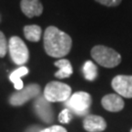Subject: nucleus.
Masks as SVG:
<instances>
[{
	"label": "nucleus",
	"mask_w": 132,
	"mask_h": 132,
	"mask_svg": "<svg viewBox=\"0 0 132 132\" xmlns=\"http://www.w3.org/2000/svg\"><path fill=\"white\" fill-rule=\"evenodd\" d=\"M112 87L119 96L132 98V76H117L112 80Z\"/></svg>",
	"instance_id": "obj_8"
},
{
	"label": "nucleus",
	"mask_w": 132,
	"mask_h": 132,
	"mask_svg": "<svg viewBox=\"0 0 132 132\" xmlns=\"http://www.w3.org/2000/svg\"><path fill=\"white\" fill-rule=\"evenodd\" d=\"M33 109L38 118L45 123H52L54 120V111L50 102L44 98L43 95L36 97L33 103Z\"/></svg>",
	"instance_id": "obj_7"
},
{
	"label": "nucleus",
	"mask_w": 132,
	"mask_h": 132,
	"mask_svg": "<svg viewBox=\"0 0 132 132\" xmlns=\"http://www.w3.org/2000/svg\"><path fill=\"white\" fill-rule=\"evenodd\" d=\"M42 130L41 128L39 127V126H30V127H28L26 132H40Z\"/></svg>",
	"instance_id": "obj_20"
},
{
	"label": "nucleus",
	"mask_w": 132,
	"mask_h": 132,
	"mask_svg": "<svg viewBox=\"0 0 132 132\" xmlns=\"http://www.w3.org/2000/svg\"><path fill=\"white\" fill-rule=\"evenodd\" d=\"M71 88L66 83L59 81L49 82L43 92L44 98L50 103L54 102H66L71 97Z\"/></svg>",
	"instance_id": "obj_3"
},
{
	"label": "nucleus",
	"mask_w": 132,
	"mask_h": 132,
	"mask_svg": "<svg viewBox=\"0 0 132 132\" xmlns=\"http://www.w3.org/2000/svg\"><path fill=\"white\" fill-rule=\"evenodd\" d=\"M102 106L109 112H119L124 107V102L119 95L108 94L103 97L102 99Z\"/></svg>",
	"instance_id": "obj_11"
},
{
	"label": "nucleus",
	"mask_w": 132,
	"mask_h": 132,
	"mask_svg": "<svg viewBox=\"0 0 132 132\" xmlns=\"http://www.w3.org/2000/svg\"><path fill=\"white\" fill-rule=\"evenodd\" d=\"M64 103L71 113H76L77 116H85L88 113L92 99L87 92L79 91L75 94H71V97Z\"/></svg>",
	"instance_id": "obj_4"
},
{
	"label": "nucleus",
	"mask_w": 132,
	"mask_h": 132,
	"mask_svg": "<svg viewBox=\"0 0 132 132\" xmlns=\"http://www.w3.org/2000/svg\"><path fill=\"white\" fill-rule=\"evenodd\" d=\"M44 49L49 56L62 58L68 55L71 48V38L56 27H48L43 37Z\"/></svg>",
	"instance_id": "obj_1"
},
{
	"label": "nucleus",
	"mask_w": 132,
	"mask_h": 132,
	"mask_svg": "<svg viewBox=\"0 0 132 132\" xmlns=\"http://www.w3.org/2000/svg\"><path fill=\"white\" fill-rule=\"evenodd\" d=\"M8 51V43L4 33L0 31V58H3Z\"/></svg>",
	"instance_id": "obj_17"
},
{
	"label": "nucleus",
	"mask_w": 132,
	"mask_h": 132,
	"mask_svg": "<svg viewBox=\"0 0 132 132\" xmlns=\"http://www.w3.org/2000/svg\"><path fill=\"white\" fill-rule=\"evenodd\" d=\"M40 132H67V130L60 125H53V126H50L48 128L42 129Z\"/></svg>",
	"instance_id": "obj_19"
},
{
	"label": "nucleus",
	"mask_w": 132,
	"mask_h": 132,
	"mask_svg": "<svg viewBox=\"0 0 132 132\" xmlns=\"http://www.w3.org/2000/svg\"><path fill=\"white\" fill-rule=\"evenodd\" d=\"M91 56L100 66L105 68H114L121 61V57L116 50L104 45H97L92 48Z\"/></svg>",
	"instance_id": "obj_2"
},
{
	"label": "nucleus",
	"mask_w": 132,
	"mask_h": 132,
	"mask_svg": "<svg viewBox=\"0 0 132 132\" xmlns=\"http://www.w3.org/2000/svg\"><path fill=\"white\" fill-rule=\"evenodd\" d=\"M10 57L16 65L22 66L28 61V49L24 42L18 36H12L8 43Z\"/></svg>",
	"instance_id": "obj_5"
},
{
	"label": "nucleus",
	"mask_w": 132,
	"mask_h": 132,
	"mask_svg": "<svg viewBox=\"0 0 132 132\" xmlns=\"http://www.w3.org/2000/svg\"><path fill=\"white\" fill-rule=\"evenodd\" d=\"M40 91H41V88L39 85L36 83H31V84L26 86L23 89L18 90L14 94L11 95L9 103L10 105H12L14 107L22 106V105L26 104L27 102H28L29 100L38 97L40 94Z\"/></svg>",
	"instance_id": "obj_6"
},
{
	"label": "nucleus",
	"mask_w": 132,
	"mask_h": 132,
	"mask_svg": "<svg viewBox=\"0 0 132 132\" xmlns=\"http://www.w3.org/2000/svg\"><path fill=\"white\" fill-rule=\"evenodd\" d=\"M24 33L26 38L31 41V42H37L41 38V28L36 24H30V26H26L24 28Z\"/></svg>",
	"instance_id": "obj_14"
},
{
	"label": "nucleus",
	"mask_w": 132,
	"mask_h": 132,
	"mask_svg": "<svg viewBox=\"0 0 132 132\" xmlns=\"http://www.w3.org/2000/svg\"><path fill=\"white\" fill-rule=\"evenodd\" d=\"M28 73V68L22 66L10 75V76H9L10 80L14 83V87L17 90H21L24 88V82H23V80H22V76H27Z\"/></svg>",
	"instance_id": "obj_13"
},
{
	"label": "nucleus",
	"mask_w": 132,
	"mask_h": 132,
	"mask_svg": "<svg viewBox=\"0 0 132 132\" xmlns=\"http://www.w3.org/2000/svg\"><path fill=\"white\" fill-rule=\"evenodd\" d=\"M130 132H132V129H131V131H130Z\"/></svg>",
	"instance_id": "obj_21"
},
{
	"label": "nucleus",
	"mask_w": 132,
	"mask_h": 132,
	"mask_svg": "<svg viewBox=\"0 0 132 132\" xmlns=\"http://www.w3.org/2000/svg\"><path fill=\"white\" fill-rule=\"evenodd\" d=\"M21 9L28 18H32L42 14L43 5L40 0H22Z\"/></svg>",
	"instance_id": "obj_10"
},
{
	"label": "nucleus",
	"mask_w": 132,
	"mask_h": 132,
	"mask_svg": "<svg viewBox=\"0 0 132 132\" xmlns=\"http://www.w3.org/2000/svg\"><path fill=\"white\" fill-rule=\"evenodd\" d=\"M83 127L88 132H102L107 127V123L99 116L87 114L83 119Z\"/></svg>",
	"instance_id": "obj_9"
},
{
	"label": "nucleus",
	"mask_w": 132,
	"mask_h": 132,
	"mask_svg": "<svg viewBox=\"0 0 132 132\" xmlns=\"http://www.w3.org/2000/svg\"><path fill=\"white\" fill-rule=\"evenodd\" d=\"M72 118V113L69 109H65L59 114V121L61 123H69Z\"/></svg>",
	"instance_id": "obj_16"
},
{
	"label": "nucleus",
	"mask_w": 132,
	"mask_h": 132,
	"mask_svg": "<svg viewBox=\"0 0 132 132\" xmlns=\"http://www.w3.org/2000/svg\"><path fill=\"white\" fill-rule=\"evenodd\" d=\"M98 3L105 6H109V7H113V6H118L121 0H96Z\"/></svg>",
	"instance_id": "obj_18"
},
{
	"label": "nucleus",
	"mask_w": 132,
	"mask_h": 132,
	"mask_svg": "<svg viewBox=\"0 0 132 132\" xmlns=\"http://www.w3.org/2000/svg\"><path fill=\"white\" fill-rule=\"evenodd\" d=\"M83 71V75L84 77L89 81H93L96 79L97 75H98V71H97V67L92 61H87L85 62L82 68Z\"/></svg>",
	"instance_id": "obj_15"
},
{
	"label": "nucleus",
	"mask_w": 132,
	"mask_h": 132,
	"mask_svg": "<svg viewBox=\"0 0 132 132\" xmlns=\"http://www.w3.org/2000/svg\"><path fill=\"white\" fill-rule=\"evenodd\" d=\"M55 66L58 68V71L55 73V76L58 78H67L72 75V67L69 60L61 59L55 62Z\"/></svg>",
	"instance_id": "obj_12"
}]
</instances>
